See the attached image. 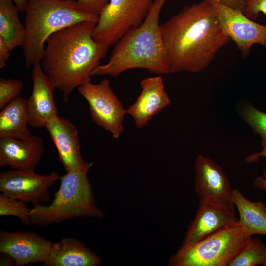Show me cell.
<instances>
[{"instance_id": "obj_1", "label": "cell", "mask_w": 266, "mask_h": 266, "mask_svg": "<svg viewBox=\"0 0 266 266\" xmlns=\"http://www.w3.org/2000/svg\"><path fill=\"white\" fill-rule=\"evenodd\" d=\"M160 29L170 73L202 70L231 40L209 0L185 6Z\"/></svg>"}, {"instance_id": "obj_2", "label": "cell", "mask_w": 266, "mask_h": 266, "mask_svg": "<svg viewBox=\"0 0 266 266\" xmlns=\"http://www.w3.org/2000/svg\"><path fill=\"white\" fill-rule=\"evenodd\" d=\"M95 25L76 23L55 33L46 41L40 65L55 88L62 93L65 102L74 89L91 81L92 72L108 51L109 46L94 39Z\"/></svg>"}, {"instance_id": "obj_3", "label": "cell", "mask_w": 266, "mask_h": 266, "mask_svg": "<svg viewBox=\"0 0 266 266\" xmlns=\"http://www.w3.org/2000/svg\"><path fill=\"white\" fill-rule=\"evenodd\" d=\"M166 0H155L143 22L115 44L108 62L97 66L92 76L117 77L134 68L146 69L158 75L170 73L159 22Z\"/></svg>"}, {"instance_id": "obj_4", "label": "cell", "mask_w": 266, "mask_h": 266, "mask_svg": "<svg viewBox=\"0 0 266 266\" xmlns=\"http://www.w3.org/2000/svg\"><path fill=\"white\" fill-rule=\"evenodd\" d=\"M25 66L40 63L48 38L55 33L82 22L96 24L99 15L84 12L76 0H29L25 8Z\"/></svg>"}, {"instance_id": "obj_5", "label": "cell", "mask_w": 266, "mask_h": 266, "mask_svg": "<svg viewBox=\"0 0 266 266\" xmlns=\"http://www.w3.org/2000/svg\"><path fill=\"white\" fill-rule=\"evenodd\" d=\"M94 162L66 172L60 177V186L49 205H33L31 223L44 226L78 217L101 218L103 213L97 206L87 174Z\"/></svg>"}, {"instance_id": "obj_6", "label": "cell", "mask_w": 266, "mask_h": 266, "mask_svg": "<svg viewBox=\"0 0 266 266\" xmlns=\"http://www.w3.org/2000/svg\"><path fill=\"white\" fill-rule=\"evenodd\" d=\"M252 236L239 222L195 243L181 246L169 259L170 266H228L249 244Z\"/></svg>"}, {"instance_id": "obj_7", "label": "cell", "mask_w": 266, "mask_h": 266, "mask_svg": "<svg viewBox=\"0 0 266 266\" xmlns=\"http://www.w3.org/2000/svg\"><path fill=\"white\" fill-rule=\"evenodd\" d=\"M155 0H109L99 15L94 39L108 46L115 44L126 33L139 26Z\"/></svg>"}, {"instance_id": "obj_8", "label": "cell", "mask_w": 266, "mask_h": 266, "mask_svg": "<svg viewBox=\"0 0 266 266\" xmlns=\"http://www.w3.org/2000/svg\"><path fill=\"white\" fill-rule=\"evenodd\" d=\"M77 89L88 103L92 121L118 139L124 130L127 110L112 89L109 80L103 79L98 84L90 81Z\"/></svg>"}, {"instance_id": "obj_9", "label": "cell", "mask_w": 266, "mask_h": 266, "mask_svg": "<svg viewBox=\"0 0 266 266\" xmlns=\"http://www.w3.org/2000/svg\"><path fill=\"white\" fill-rule=\"evenodd\" d=\"M61 176L53 171L40 175L34 171L11 169L0 174V191L6 196L33 205L47 202L49 188Z\"/></svg>"}, {"instance_id": "obj_10", "label": "cell", "mask_w": 266, "mask_h": 266, "mask_svg": "<svg viewBox=\"0 0 266 266\" xmlns=\"http://www.w3.org/2000/svg\"><path fill=\"white\" fill-rule=\"evenodd\" d=\"M211 2L222 29L243 56H248L255 44L266 47V26L253 21L240 10Z\"/></svg>"}, {"instance_id": "obj_11", "label": "cell", "mask_w": 266, "mask_h": 266, "mask_svg": "<svg viewBox=\"0 0 266 266\" xmlns=\"http://www.w3.org/2000/svg\"><path fill=\"white\" fill-rule=\"evenodd\" d=\"M194 166L195 189L200 200L223 205L234 212L232 200L233 189L222 168L203 155L196 157Z\"/></svg>"}, {"instance_id": "obj_12", "label": "cell", "mask_w": 266, "mask_h": 266, "mask_svg": "<svg viewBox=\"0 0 266 266\" xmlns=\"http://www.w3.org/2000/svg\"><path fill=\"white\" fill-rule=\"evenodd\" d=\"M52 242L33 232H0V252L10 255L16 266L44 263L49 254Z\"/></svg>"}, {"instance_id": "obj_13", "label": "cell", "mask_w": 266, "mask_h": 266, "mask_svg": "<svg viewBox=\"0 0 266 266\" xmlns=\"http://www.w3.org/2000/svg\"><path fill=\"white\" fill-rule=\"evenodd\" d=\"M239 222L234 211L225 206L200 200L193 220L188 226L182 246L197 242L215 232Z\"/></svg>"}, {"instance_id": "obj_14", "label": "cell", "mask_w": 266, "mask_h": 266, "mask_svg": "<svg viewBox=\"0 0 266 266\" xmlns=\"http://www.w3.org/2000/svg\"><path fill=\"white\" fill-rule=\"evenodd\" d=\"M32 80V94L26 101L28 125L34 128H43L58 115L53 96L55 88L43 72L40 63L33 66Z\"/></svg>"}, {"instance_id": "obj_15", "label": "cell", "mask_w": 266, "mask_h": 266, "mask_svg": "<svg viewBox=\"0 0 266 266\" xmlns=\"http://www.w3.org/2000/svg\"><path fill=\"white\" fill-rule=\"evenodd\" d=\"M141 92L127 110L138 129L145 127L160 111L171 103L161 75L147 77L140 83Z\"/></svg>"}, {"instance_id": "obj_16", "label": "cell", "mask_w": 266, "mask_h": 266, "mask_svg": "<svg viewBox=\"0 0 266 266\" xmlns=\"http://www.w3.org/2000/svg\"><path fill=\"white\" fill-rule=\"evenodd\" d=\"M45 128L57 148L66 172L87 164L81 155L78 132L75 125L57 115L48 122Z\"/></svg>"}, {"instance_id": "obj_17", "label": "cell", "mask_w": 266, "mask_h": 266, "mask_svg": "<svg viewBox=\"0 0 266 266\" xmlns=\"http://www.w3.org/2000/svg\"><path fill=\"white\" fill-rule=\"evenodd\" d=\"M44 151L43 139L38 135H31L26 140L0 138V166H8L12 169L34 171Z\"/></svg>"}, {"instance_id": "obj_18", "label": "cell", "mask_w": 266, "mask_h": 266, "mask_svg": "<svg viewBox=\"0 0 266 266\" xmlns=\"http://www.w3.org/2000/svg\"><path fill=\"white\" fill-rule=\"evenodd\" d=\"M100 257L91 251L80 240L66 237L52 242L44 266H98Z\"/></svg>"}, {"instance_id": "obj_19", "label": "cell", "mask_w": 266, "mask_h": 266, "mask_svg": "<svg viewBox=\"0 0 266 266\" xmlns=\"http://www.w3.org/2000/svg\"><path fill=\"white\" fill-rule=\"evenodd\" d=\"M27 100L18 97L6 105L0 112V138L11 137L20 140L32 135L27 125Z\"/></svg>"}, {"instance_id": "obj_20", "label": "cell", "mask_w": 266, "mask_h": 266, "mask_svg": "<svg viewBox=\"0 0 266 266\" xmlns=\"http://www.w3.org/2000/svg\"><path fill=\"white\" fill-rule=\"evenodd\" d=\"M232 200L239 215V223L250 236L266 235V206L262 202L247 200L237 189L233 190Z\"/></svg>"}, {"instance_id": "obj_21", "label": "cell", "mask_w": 266, "mask_h": 266, "mask_svg": "<svg viewBox=\"0 0 266 266\" xmlns=\"http://www.w3.org/2000/svg\"><path fill=\"white\" fill-rule=\"evenodd\" d=\"M19 12L12 0H0V38L11 51L23 46L25 39L26 28Z\"/></svg>"}, {"instance_id": "obj_22", "label": "cell", "mask_w": 266, "mask_h": 266, "mask_svg": "<svg viewBox=\"0 0 266 266\" xmlns=\"http://www.w3.org/2000/svg\"><path fill=\"white\" fill-rule=\"evenodd\" d=\"M266 246L259 238H251L247 246L229 264L228 266H265Z\"/></svg>"}, {"instance_id": "obj_23", "label": "cell", "mask_w": 266, "mask_h": 266, "mask_svg": "<svg viewBox=\"0 0 266 266\" xmlns=\"http://www.w3.org/2000/svg\"><path fill=\"white\" fill-rule=\"evenodd\" d=\"M30 211L27 202L9 197L3 193L0 195V216H16L27 225L31 224Z\"/></svg>"}, {"instance_id": "obj_24", "label": "cell", "mask_w": 266, "mask_h": 266, "mask_svg": "<svg viewBox=\"0 0 266 266\" xmlns=\"http://www.w3.org/2000/svg\"><path fill=\"white\" fill-rule=\"evenodd\" d=\"M240 114L254 133L261 136L266 142V113L263 112L249 102L241 105Z\"/></svg>"}, {"instance_id": "obj_25", "label": "cell", "mask_w": 266, "mask_h": 266, "mask_svg": "<svg viewBox=\"0 0 266 266\" xmlns=\"http://www.w3.org/2000/svg\"><path fill=\"white\" fill-rule=\"evenodd\" d=\"M22 81L12 78H0V109L19 97L23 88Z\"/></svg>"}, {"instance_id": "obj_26", "label": "cell", "mask_w": 266, "mask_h": 266, "mask_svg": "<svg viewBox=\"0 0 266 266\" xmlns=\"http://www.w3.org/2000/svg\"><path fill=\"white\" fill-rule=\"evenodd\" d=\"M109 0H76L77 7L81 11L98 15Z\"/></svg>"}, {"instance_id": "obj_27", "label": "cell", "mask_w": 266, "mask_h": 266, "mask_svg": "<svg viewBox=\"0 0 266 266\" xmlns=\"http://www.w3.org/2000/svg\"><path fill=\"white\" fill-rule=\"evenodd\" d=\"M261 145L262 150L258 153H253L248 155L245 159L246 163L256 162L260 157L266 158V142L262 140ZM253 186L257 189L264 190L266 192V170L262 176L257 177L254 181Z\"/></svg>"}, {"instance_id": "obj_28", "label": "cell", "mask_w": 266, "mask_h": 266, "mask_svg": "<svg viewBox=\"0 0 266 266\" xmlns=\"http://www.w3.org/2000/svg\"><path fill=\"white\" fill-rule=\"evenodd\" d=\"M243 13L253 20L257 19L260 13L266 15V0H248Z\"/></svg>"}, {"instance_id": "obj_29", "label": "cell", "mask_w": 266, "mask_h": 266, "mask_svg": "<svg viewBox=\"0 0 266 266\" xmlns=\"http://www.w3.org/2000/svg\"><path fill=\"white\" fill-rule=\"evenodd\" d=\"M211 1L224 4L243 12L248 0H209Z\"/></svg>"}, {"instance_id": "obj_30", "label": "cell", "mask_w": 266, "mask_h": 266, "mask_svg": "<svg viewBox=\"0 0 266 266\" xmlns=\"http://www.w3.org/2000/svg\"><path fill=\"white\" fill-rule=\"evenodd\" d=\"M10 51L7 45L0 38V68L1 69L6 66V62L10 57Z\"/></svg>"}, {"instance_id": "obj_31", "label": "cell", "mask_w": 266, "mask_h": 266, "mask_svg": "<svg viewBox=\"0 0 266 266\" xmlns=\"http://www.w3.org/2000/svg\"><path fill=\"white\" fill-rule=\"evenodd\" d=\"M0 266H15V262L10 255L0 252Z\"/></svg>"}, {"instance_id": "obj_32", "label": "cell", "mask_w": 266, "mask_h": 266, "mask_svg": "<svg viewBox=\"0 0 266 266\" xmlns=\"http://www.w3.org/2000/svg\"><path fill=\"white\" fill-rule=\"evenodd\" d=\"M20 12H24L29 0H12Z\"/></svg>"}, {"instance_id": "obj_33", "label": "cell", "mask_w": 266, "mask_h": 266, "mask_svg": "<svg viewBox=\"0 0 266 266\" xmlns=\"http://www.w3.org/2000/svg\"><path fill=\"white\" fill-rule=\"evenodd\" d=\"M66 0V1H73V0Z\"/></svg>"}, {"instance_id": "obj_34", "label": "cell", "mask_w": 266, "mask_h": 266, "mask_svg": "<svg viewBox=\"0 0 266 266\" xmlns=\"http://www.w3.org/2000/svg\"><path fill=\"white\" fill-rule=\"evenodd\" d=\"M265 266H266V264H265Z\"/></svg>"}]
</instances>
